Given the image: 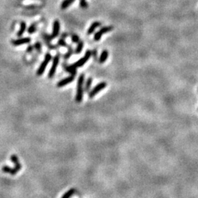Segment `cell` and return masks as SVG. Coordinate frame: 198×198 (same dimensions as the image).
<instances>
[{
  "mask_svg": "<svg viewBox=\"0 0 198 198\" xmlns=\"http://www.w3.org/2000/svg\"><path fill=\"white\" fill-rule=\"evenodd\" d=\"M73 80H74V76L71 75V76H68L67 78H65L63 80H61V81H59L57 83V87H62L65 86V85L72 82Z\"/></svg>",
  "mask_w": 198,
  "mask_h": 198,
  "instance_id": "cell-7",
  "label": "cell"
},
{
  "mask_svg": "<svg viewBox=\"0 0 198 198\" xmlns=\"http://www.w3.org/2000/svg\"><path fill=\"white\" fill-rule=\"evenodd\" d=\"M34 47H35V49L36 50H37V51H41V43H40L39 42H36L35 44Z\"/></svg>",
  "mask_w": 198,
  "mask_h": 198,
  "instance_id": "cell-23",
  "label": "cell"
},
{
  "mask_svg": "<svg viewBox=\"0 0 198 198\" xmlns=\"http://www.w3.org/2000/svg\"><path fill=\"white\" fill-rule=\"evenodd\" d=\"M26 28H27V24H26L25 22H24V21L21 22L20 29H19V31L18 32L17 36H19V37H21L22 35L24 34V32H25V30H26Z\"/></svg>",
  "mask_w": 198,
  "mask_h": 198,
  "instance_id": "cell-14",
  "label": "cell"
},
{
  "mask_svg": "<svg viewBox=\"0 0 198 198\" xmlns=\"http://www.w3.org/2000/svg\"><path fill=\"white\" fill-rule=\"evenodd\" d=\"M75 0H64L61 4V9L65 10V9L68 8L71 4H73Z\"/></svg>",
  "mask_w": 198,
  "mask_h": 198,
  "instance_id": "cell-15",
  "label": "cell"
},
{
  "mask_svg": "<svg viewBox=\"0 0 198 198\" xmlns=\"http://www.w3.org/2000/svg\"><path fill=\"white\" fill-rule=\"evenodd\" d=\"M32 50H33V47H32V46H28V48H27V52H32Z\"/></svg>",
  "mask_w": 198,
  "mask_h": 198,
  "instance_id": "cell-26",
  "label": "cell"
},
{
  "mask_svg": "<svg viewBox=\"0 0 198 198\" xmlns=\"http://www.w3.org/2000/svg\"><path fill=\"white\" fill-rule=\"evenodd\" d=\"M59 21L56 20L54 21V24H53V32L52 35L51 36V38H55L56 37H57L58 34H59Z\"/></svg>",
  "mask_w": 198,
  "mask_h": 198,
  "instance_id": "cell-9",
  "label": "cell"
},
{
  "mask_svg": "<svg viewBox=\"0 0 198 198\" xmlns=\"http://www.w3.org/2000/svg\"><path fill=\"white\" fill-rule=\"evenodd\" d=\"M100 25H101L100 22H98V21H95V22H94V23H93V24H92V25L90 27V28L88 29L87 35H91L92 33H93V32L95 30V29H96V28H98V27H99Z\"/></svg>",
  "mask_w": 198,
  "mask_h": 198,
  "instance_id": "cell-12",
  "label": "cell"
},
{
  "mask_svg": "<svg viewBox=\"0 0 198 198\" xmlns=\"http://www.w3.org/2000/svg\"><path fill=\"white\" fill-rule=\"evenodd\" d=\"M112 29H113V27H112V26L103 27V28H101L98 32H97L96 33H95V35H94V40H95V41H99V40L101 38L102 35H103V34H105V33H107V32L112 31Z\"/></svg>",
  "mask_w": 198,
  "mask_h": 198,
  "instance_id": "cell-6",
  "label": "cell"
},
{
  "mask_svg": "<svg viewBox=\"0 0 198 198\" xmlns=\"http://www.w3.org/2000/svg\"><path fill=\"white\" fill-rule=\"evenodd\" d=\"M83 46H84V42H82V41H79V42L78 43V46H77V47H76L75 52L77 53V54L81 52L82 49H83Z\"/></svg>",
  "mask_w": 198,
  "mask_h": 198,
  "instance_id": "cell-18",
  "label": "cell"
},
{
  "mask_svg": "<svg viewBox=\"0 0 198 198\" xmlns=\"http://www.w3.org/2000/svg\"><path fill=\"white\" fill-rule=\"evenodd\" d=\"M85 81V74H81L78 79V83H77V90H76V101L77 103H80L83 98V85Z\"/></svg>",
  "mask_w": 198,
  "mask_h": 198,
  "instance_id": "cell-1",
  "label": "cell"
},
{
  "mask_svg": "<svg viewBox=\"0 0 198 198\" xmlns=\"http://www.w3.org/2000/svg\"><path fill=\"white\" fill-rule=\"evenodd\" d=\"M59 54H57V55H56V56L54 57V60H53L52 65H51V69H50V71H49V74H48L49 78L51 79L53 76L55 75V73H56V71H57V65H58V63H59Z\"/></svg>",
  "mask_w": 198,
  "mask_h": 198,
  "instance_id": "cell-5",
  "label": "cell"
},
{
  "mask_svg": "<svg viewBox=\"0 0 198 198\" xmlns=\"http://www.w3.org/2000/svg\"><path fill=\"white\" fill-rule=\"evenodd\" d=\"M2 171L5 173H9V174L12 175H15L16 173H18V170L15 169V167L14 168H10V167L8 166H4L2 168Z\"/></svg>",
  "mask_w": 198,
  "mask_h": 198,
  "instance_id": "cell-11",
  "label": "cell"
},
{
  "mask_svg": "<svg viewBox=\"0 0 198 198\" xmlns=\"http://www.w3.org/2000/svg\"><path fill=\"white\" fill-rule=\"evenodd\" d=\"M10 160H11V161L15 164V169H17L18 171H20L21 169V164L19 162V159H18L17 156L13 154V155H12V156H10Z\"/></svg>",
  "mask_w": 198,
  "mask_h": 198,
  "instance_id": "cell-10",
  "label": "cell"
},
{
  "mask_svg": "<svg viewBox=\"0 0 198 198\" xmlns=\"http://www.w3.org/2000/svg\"><path fill=\"white\" fill-rule=\"evenodd\" d=\"M35 30H36L35 24H33L29 27V29H28V33H29V34H32V33H34V32H35Z\"/></svg>",
  "mask_w": 198,
  "mask_h": 198,
  "instance_id": "cell-20",
  "label": "cell"
},
{
  "mask_svg": "<svg viewBox=\"0 0 198 198\" xmlns=\"http://www.w3.org/2000/svg\"><path fill=\"white\" fill-rule=\"evenodd\" d=\"M91 55H92L91 51H87L86 53H85V56H84L83 57H81V59H80L79 60H78V61L76 62V63H75L72 66H73V68H80V67H81L82 65H85V63L87 62V60L90 59V57H91Z\"/></svg>",
  "mask_w": 198,
  "mask_h": 198,
  "instance_id": "cell-4",
  "label": "cell"
},
{
  "mask_svg": "<svg viewBox=\"0 0 198 198\" xmlns=\"http://www.w3.org/2000/svg\"><path fill=\"white\" fill-rule=\"evenodd\" d=\"M76 192H77V191L76 190V189H71L69 191H68L66 193L64 194V195L62 197V198H70L71 197L73 196L74 194H76Z\"/></svg>",
  "mask_w": 198,
  "mask_h": 198,
  "instance_id": "cell-16",
  "label": "cell"
},
{
  "mask_svg": "<svg viewBox=\"0 0 198 198\" xmlns=\"http://www.w3.org/2000/svg\"><path fill=\"white\" fill-rule=\"evenodd\" d=\"M71 40H72V41H73V43H78L80 41L79 37L78 35H73L72 37H71Z\"/></svg>",
  "mask_w": 198,
  "mask_h": 198,
  "instance_id": "cell-21",
  "label": "cell"
},
{
  "mask_svg": "<svg viewBox=\"0 0 198 198\" xmlns=\"http://www.w3.org/2000/svg\"><path fill=\"white\" fill-rule=\"evenodd\" d=\"M80 6H81V8L86 9L88 6V4L87 3V2L85 0H81V1H80Z\"/></svg>",
  "mask_w": 198,
  "mask_h": 198,
  "instance_id": "cell-22",
  "label": "cell"
},
{
  "mask_svg": "<svg viewBox=\"0 0 198 198\" xmlns=\"http://www.w3.org/2000/svg\"><path fill=\"white\" fill-rule=\"evenodd\" d=\"M96 54H97L96 51H95V50H93V57H94V58H96V57H97Z\"/></svg>",
  "mask_w": 198,
  "mask_h": 198,
  "instance_id": "cell-27",
  "label": "cell"
},
{
  "mask_svg": "<svg viewBox=\"0 0 198 198\" xmlns=\"http://www.w3.org/2000/svg\"><path fill=\"white\" fill-rule=\"evenodd\" d=\"M31 41V39L29 37H24V38H20V39L15 40V41H12V44L13 46H21L23 44L29 43Z\"/></svg>",
  "mask_w": 198,
  "mask_h": 198,
  "instance_id": "cell-8",
  "label": "cell"
},
{
  "mask_svg": "<svg viewBox=\"0 0 198 198\" xmlns=\"http://www.w3.org/2000/svg\"><path fill=\"white\" fill-rule=\"evenodd\" d=\"M109 57V52L107 51V50H104V51H103V52L101 53V54L100 58H99V63H105L106 60L107 59V58H108Z\"/></svg>",
  "mask_w": 198,
  "mask_h": 198,
  "instance_id": "cell-13",
  "label": "cell"
},
{
  "mask_svg": "<svg viewBox=\"0 0 198 198\" xmlns=\"http://www.w3.org/2000/svg\"><path fill=\"white\" fill-rule=\"evenodd\" d=\"M58 44L62 46H67V44H66V43L65 42V41L63 39L59 40V41H58Z\"/></svg>",
  "mask_w": 198,
  "mask_h": 198,
  "instance_id": "cell-24",
  "label": "cell"
},
{
  "mask_svg": "<svg viewBox=\"0 0 198 198\" xmlns=\"http://www.w3.org/2000/svg\"><path fill=\"white\" fill-rule=\"evenodd\" d=\"M67 54V55H65V58H68V57H69L71 56V54H72V50H71V49H70L69 51H68V52L67 53V54Z\"/></svg>",
  "mask_w": 198,
  "mask_h": 198,
  "instance_id": "cell-25",
  "label": "cell"
},
{
  "mask_svg": "<svg viewBox=\"0 0 198 198\" xmlns=\"http://www.w3.org/2000/svg\"><path fill=\"white\" fill-rule=\"evenodd\" d=\"M65 71H67L69 73H71L72 76H74L75 74H76V68H73L72 65H70V66H66V67H65Z\"/></svg>",
  "mask_w": 198,
  "mask_h": 198,
  "instance_id": "cell-17",
  "label": "cell"
},
{
  "mask_svg": "<svg viewBox=\"0 0 198 198\" xmlns=\"http://www.w3.org/2000/svg\"><path fill=\"white\" fill-rule=\"evenodd\" d=\"M51 59V54H49V53H47V54H46V56H45V58H44V60L41 64L39 68L37 69V76H41V75L43 74L44 71H45V70H46V66H47V65L49 64V63L50 62Z\"/></svg>",
  "mask_w": 198,
  "mask_h": 198,
  "instance_id": "cell-2",
  "label": "cell"
},
{
  "mask_svg": "<svg viewBox=\"0 0 198 198\" xmlns=\"http://www.w3.org/2000/svg\"><path fill=\"white\" fill-rule=\"evenodd\" d=\"M92 81H93V80H92V78H88L87 81L86 82V85H85V90H86L87 92L89 91V90H90V87H91V85H92Z\"/></svg>",
  "mask_w": 198,
  "mask_h": 198,
  "instance_id": "cell-19",
  "label": "cell"
},
{
  "mask_svg": "<svg viewBox=\"0 0 198 198\" xmlns=\"http://www.w3.org/2000/svg\"><path fill=\"white\" fill-rule=\"evenodd\" d=\"M107 83L103 81V82H100L99 84L96 85L95 87L93 88V90H90V92L89 93V98H93V97H95V95H97L100 91H101L102 90H103L104 88L107 87Z\"/></svg>",
  "mask_w": 198,
  "mask_h": 198,
  "instance_id": "cell-3",
  "label": "cell"
}]
</instances>
